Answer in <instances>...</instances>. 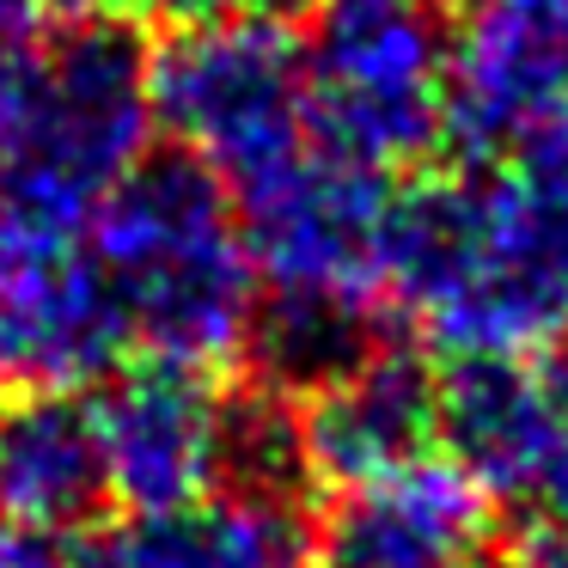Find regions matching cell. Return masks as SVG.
<instances>
[{
  "instance_id": "cell-11",
  "label": "cell",
  "mask_w": 568,
  "mask_h": 568,
  "mask_svg": "<svg viewBox=\"0 0 568 568\" xmlns=\"http://www.w3.org/2000/svg\"><path fill=\"white\" fill-rule=\"evenodd\" d=\"M489 544V495L453 458H416L361 489H336L318 519L324 568H483Z\"/></svg>"
},
{
  "instance_id": "cell-13",
  "label": "cell",
  "mask_w": 568,
  "mask_h": 568,
  "mask_svg": "<svg viewBox=\"0 0 568 568\" xmlns=\"http://www.w3.org/2000/svg\"><path fill=\"white\" fill-rule=\"evenodd\" d=\"M80 568H312L318 531L294 495L221 489L165 514H129L99 531Z\"/></svg>"
},
{
  "instance_id": "cell-19",
  "label": "cell",
  "mask_w": 568,
  "mask_h": 568,
  "mask_svg": "<svg viewBox=\"0 0 568 568\" xmlns=\"http://www.w3.org/2000/svg\"><path fill=\"white\" fill-rule=\"evenodd\" d=\"M538 379H544V392H550V404H556V416H562V428H568V331L562 336H550V343L538 348Z\"/></svg>"
},
{
  "instance_id": "cell-6",
  "label": "cell",
  "mask_w": 568,
  "mask_h": 568,
  "mask_svg": "<svg viewBox=\"0 0 568 568\" xmlns=\"http://www.w3.org/2000/svg\"><path fill=\"white\" fill-rule=\"evenodd\" d=\"M312 148L361 172H404L446 135V0H312Z\"/></svg>"
},
{
  "instance_id": "cell-14",
  "label": "cell",
  "mask_w": 568,
  "mask_h": 568,
  "mask_svg": "<svg viewBox=\"0 0 568 568\" xmlns=\"http://www.w3.org/2000/svg\"><path fill=\"white\" fill-rule=\"evenodd\" d=\"M111 501L99 409L80 392H7L0 397V519L19 531L92 526Z\"/></svg>"
},
{
  "instance_id": "cell-16",
  "label": "cell",
  "mask_w": 568,
  "mask_h": 568,
  "mask_svg": "<svg viewBox=\"0 0 568 568\" xmlns=\"http://www.w3.org/2000/svg\"><path fill=\"white\" fill-rule=\"evenodd\" d=\"M87 13H99V0H0V38H43Z\"/></svg>"
},
{
  "instance_id": "cell-5",
  "label": "cell",
  "mask_w": 568,
  "mask_h": 568,
  "mask_svg": "<svg viewBox=\"0 0 568 568\" xmlns=\"http://www.w3.org/2000/svg\"><path fill=\"white\" fill-rule=\"evenodd\" d=\"M148 74L153 123L239 196L312 153L306 43L270 7L172 26Z\"/></svg>"
},
{
  "instance_id": "cell-9",
  "label": "cell",
  "mask_w": 568,
  "mask_h": 568,
  "mask_svg": "<svg viewBox=\"0 0 568 568\" xmlns=\"http://www.w3.org/2000/svg\"><path fill=\"white\" fill-rule=\"evenodd\" d=\"M92 409H99L111 495L129 514H165V507L202 501L226 477L233 397L221 392L214 367L153 355L116 373Z\"/></svg>"
},
{
  "instance_id": "cell-18",
  "label": "cell",
  "mask_w": 568,
  "mask_h": 568,
  "mask_svg": "<svg viewBox=\"0 0 568 568\" xmlns=\"http://www.w3.org/2000/svg\"><path fill=\"white\" fill-rule=\"evenodd\" d=\"M148 19H165V26H202V19H226V13H257L270 0H129Z\"/></svg>"
},
{
  "instance_id": "cell-1",
  "label": "cell",
  "mask_w": 568,
  "mask_h": 568,
  "mask_svg": "<svg viewBox=\"0 0 568 568\" xmlns=\"http://www.w3.org/2000/svg\"><path fill=\"white\" fill-rule=\"evenodd\" d=\"M385 294L446 355H531L568 331V123L507 165L434 172L392 196Z\"/></svg>"
},
{
  "instance_id": "cell-3",
  "label": "cell",
  "mask_w": 568,
  "mask_h": 568,
  "mask_svg": "<svg viewBox=\"0 0 568 568\" xmlns=\"http://www.w3.org/2000/svg\"><path fill=\"white\" fill-rule=\"evenodd\" d=\"M135 26L87 13L43 38H0V209L80 226L148 160L153 74Z\"/></svg>"
},
{
  "instance_id": "cell-2",
  "label": "cell",
  "mask_w": 568,
  "mask_h": 568,
  "mask_svg": "<svg viewBox=\"0 0 568 568\" xmlns=\"http://www.w3.org/2000/svg\"><path fill=\"white\" fill-rule=\"evenodd\" d=\"M245 245L257 270L251 355L282 392H312L373 348V306L385 300L379 172L312 148L270 184L245 190Z\"/></svg>"
},
{
  "instance_id": "cell-7",
  "label": "cell",
  "mask_w": 568,
  "mask_h": 568,
  "mask_svg": "<svg viewBox=\"0 0 568 568\" xmlns=\"http://www.w3.org/2000/svg\"><path fill=\"white\" fill-rule=\"evenodd\" d=\"M129 348L116 287L80 233L0 209V392H80Z\"/></svg>"
},
{
  "instance_id": "cell-4",
  "label": "cell",
  "mask_w": 568,
  "mask_h": 568,
  "mask_svg": "<svg viewBox=\"0 0 568 568\" xmlns=\"http://www.w3.org/2000/svg\"><path fill=\"white\" fill-rule=\"evenodd\" d=\"M92 257L116 287L129 336L165 361L221 373L251 348L257 270L233 190L190 153H148L92 214Z\"/></svg>"
},
{
  "instance_id": "cell-10",
  "label": "cell",
  "mask_w": 568,
  "mask_h": 568,
  "mask_svg": "<svg viewBox=\"0 0 568 568\" xmlns=\"http://www.w3.org/2000/svg\"><path fill=\"white\" fill-rule=\"evenodd\" d=\"M300 453L306 477L331 489H361L373 477L428 458L440 440V373L416 348H379L300 392Z\"/></svg>"
},
{
  "instance_id": "cell-8",
  "label": "cell",
  "mask_w": 568,
  "mask_h": 568,
  "mask_svg": "<svg viewBox=\"0 0 568 568\" xmlns=\"http://www.w3.org/2000/svg\"><path fill=\"white\" fill-rule=\"evenodd\" d=\"M556 123H568V0H458L446 135L489 160Z\"/></svg>"
},
{
  "instance_id": "cell-12",
  "label": "cell",
  "mask_w": 568,
  "mask_h": 568,
  "mask_svg": "<svg viewBox=\"0 0 568 568\" xmlns=\"http://www.w3.org/2000/svg\"><path fill=\"white\" fill-rule=\"evenodd\" d=\"M440 440L489 501H538L568 465V428L519 355H453L440 373Z\"/></svg>"
},
{
  "instance_id": "cell-17",
  "label": "cell",
  "mask_w": 568,
  "mask_h": 568,
  "mask_svg": "<svg viewBox=\"0 0 568 568\" xmlns=\"http://www.w3.org/2000/svg\"><path fill=\"white\" fill-rule=\"evenodd\" d=\"M0 568H80V562L43 531H19L0 519Z\"/></svg>"
},
{
  "instance_id": "cell-15",
  "label": "cell",
  "mask_w": 568,
  "mask_h": 568,
  "mask_svg": "<svg viewBox=\"0 0 568 568\" xmlns=\"http://www.w3.org/2000/svg\"><path fill=\"white\" fill-rule=\"evenodd\" d=\"M519 556H526V568H568V465L550 477L538 501H526Z\"/></svg>"
}]
</instances>
